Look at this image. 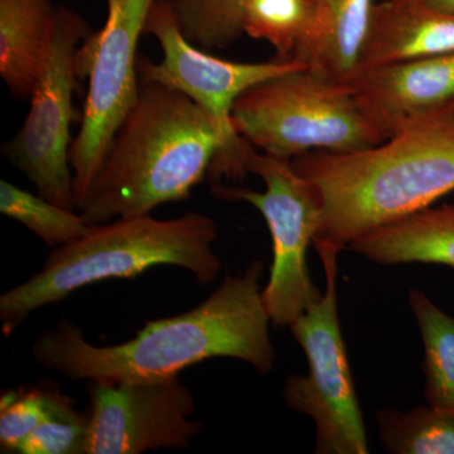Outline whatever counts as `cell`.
<instances>
[{
  "label": "cell",
  "mask_w": 454,
  "mask_h": 454,
  "mask_svg": "<svg viewBox=\"0 0 454 454\" xmlns=\"http://www.w3.org/2000/svg\"><path fill=\"white\" fill-rule=\"evenodd\" d=\"M55 387H17L3 391L0 397V448L3 453H18L33 430L49 414Z\"/></svg>",
  "instance_id": "603a6c76"
},
{
  "label": "cell",
  "mask_w": 454,
  "mask_h": 454,
  "mask_svg": "<svg viewBox=\"0 0 454 454\" xmlns=\"http://www.w3.org/2000/svg\"><path fill=\"white\" fill-rule=\"evenodd\" d=\"M402 2L415 3V4L426 5L437 11L454 13V0H402Z\"/></svg>",
  "instance_id": "cb8c5ba5"
},
{
  "label": "cell",
  "mask_w": 454,
  "mask_h": 454,
  "mask_svg": "<svg viewBox=\"0 0 454 454\" xmlns=\"http://www.w3.org/2000/svg\"><path fill=\"white\" fill-rule=\"evenodd\" d=\"M89 413L85 454H140L188 450L202 432L191 419L192 391L179 376L148 381H86Z\"/></svg>",
  "instance_id": "8fae6325"
},
{
  "label": "cell",
  "mask_w": 454,
  "mask_h": 454,
  "mask_svg": "<svg viewBox=\"0 0 454 454\" xmlns=\"http://www.w3.org/2000/svg\"><path fill=\"white\" fill-rule=\"evenodd\" d=\"M379 438L395 454H454V411L417 406L376 413Z\"/></svg>",
  "instance_id": "ac0fdd59"
},
{
  "label": "cell",
  "mask_w": 454,
  "mask_h": 454,
  "mask_svg": "<svg viewBox=\"0 0 454 454\" xmlns=\"http://www.w3.org/2000/svg\"><path fill=\"white\" fill-rule=\"evenodd\" d=\"M348 249L381 265L424 262L454 268V205L426 208L379 227Z\"/></svg>",
  "instance_id": "2e32d148"
},
{
  "label": "cell",
  "mask_w": 454,
  "mask_h": 454,
  "mask_svg": "<svg viewBox=\"0 0 454 454\" xmlns=\"http://www.w3.org/2000/svg\"><path fill=\"white\" fill-rule=\"evenodd\" d=\"M90 33L80 14L59 5L55 33L29 98L28 115L2 148L3 155L35 184L41 196L68 210H76L70 164L76 52Z\"/></svg>",
  "instance_id": "30bf717a"
},
{
  "label": "cell",
  "mask_w": 454,
  "mask_h": 454,
  "mask_svg": "<svg viewBox=\"0 0 454 454\" xmlns=\"http://www.w3.org/2000/svg\"><path fill=\"white\" fill-rule=\"evenodd\" d=\"M349 85L361 112L387 140L454 103V53L379 66Z\"/></svg>",
  "instance_id": "7c38bea8"
},
{
  "label": "cell",
  "mask_w": 454,
  "mask_h": 454,
  "mask_svg": "<svg viewBox=\"0 0 454 454\" xmlns=\"http://www.w3.org/2000/svg\"><path fill=\"white\" fill-rule=\"evenodd\" d=\"M223 149L216 124L195 101L142 82L80 214L90 225H101L186 200Z\"/></svg>",
  "instance_id": "3957f363"
},
{
  "label": "cell",
  "mask_w": 454,
  "mask_h": 454,
  "mask_svg": "<svg viewBox=\"0 0 454 454\" xmlns=\"http://www.w3.org/2000/svg\"><path fill=\"white\" fill-rule=\"evenodd\" d=\"M247 0H169L188 41L205 51L223 50L244 35Z\"/></svg>",
  "instance_id": "44dd1931"
},
{
  "label": "cell",
  "mask_w": 454,
  "mask_h": 454,
  "mask_svg": "<svg viewBox=\"0 0 454 454\" xmlns=\"http://www.w3.org/2000/svg\"><path fill=\"white\" fill-rule=\"evenodd\" d=\"M155 0H106V25L76 52L77 77H89L82 127L70 148L76 208L82 207L116 131L138 100L140 35Z\"/></svg>",
  "instance_id": "8992f818"
},
{
  "label": "cell",
  "mask_w": 454,
  "mask_h": 454,
  "mask_svg": "<svg viewBox=\"0 0 454 454\" xmlns=\"http://www.w3.org/2000/svg\"><path fill=\"white\" fill-rule=\"evenodd\" d=\"M454 53V13L402 0H380L358 74L379 66Z\"/></svg>",
  "instance_id": "4fadbf2b"
},
{
  "label": "cell",
  "mask_w": 454,
  "mask_h": 454,
  "mask_svg": "<svg viewBox=\"0 0 454 454\" xmlns=\"http://www.w3.org/2000/svg\"><path fill=\"white\" fill-rule=\"evenodd\" d=\"M292 164L312 184L321 207L317 253L339 256L361 236L453 192L454 106L418 119L380 145L309 152Z\"/></svg>",
  "instance_id": "7a4b0ae2"
},
{
  "label": "cell",
  "mask_w": 454,
  "mask_h": 454,
  "mask_svg": "<svg viewBox=\"0 0 454 454\" xmlns=\"http://www.w3.org/2000/svg\"><path fill=\"white\" fill-rule=\"evenodd\" d=\"M262 273L264 262L253 260L243 274L225 277L195 309L148 322L136 337L119 345H92L82 328L61 321L35 340L33 357L73 381L160 380L217 357L244 361L267 375L276 364V352L260 289Z\"/></svg>",
  "instance_id": "6da1fadb"
},
{
  "label": "cell",
  "mask_w": 454,
  "mask_h": 454,
  "mask_svg": "<svg viewBox=\"0 0 454 454\" xmlns=\"http://www.w3.org/2000/svg\"><path fill=\"white\" fill-rule=\"evenodd\" d=\"M74 211L44 199L40 193L33 195L11 182L0 181V212L22 223L50 247L74 243L94 226L82 214Z\"/></svg>",
  "instance_id": "d6986e66"
},
{
  "label": "cell",
  "mask_w": 454,
  "mask_h": 454,
  "mask_svg": "<svg viewBox=\"0 0 454 454\" xmlns=\"http://www.w3.org/2000/svg\"><path fill=\"white\" fill-rule=\"evenodd\" d=\"M309 32L292 59L313 73L340 83H351L361 56L376 0H312Z\"/></svg>",
  "instance_id": "5bb4252c"
},
{
  "label": "cell",
  "mask_w": 454,
  "mask_h": 454,
  "mask_svg": "<svg viewBox=\"0 0 454 454\" xmlns=\"http://www.w3.org/2000/svg\"><path fill=\"white\" fill-rule=\"evenodd\" d=\"M452 106H454V103L452 104Z\"/></svg>",
  "instance_id": "d4e9b609"
},
{
  "label": "cell",
  "mask_w": 454,
  "mask_h": 454,
  "mask_svg": "<svg viewBox=\"0 0 454 454\" xmlns=\"http://www.w3.org/2000/svg\"><path fill=\"white\" fill-rule=\"evenodd\" d=\"M88 427L89 414L77 411L73 397L55 387L49 414L17 454H85Z\"/></svg>",
  "instance_id": "7402d4cb"
},
{
  "label": "cell",
  "mask_w": 454,
  "mask_h": 454,
  "mask_svg": "<svg viewBox=\"0 0 454 454\" xmlns=\"http://www.w3.org/2000/svg\"><path fill=\"white\" fill-rule=\"evenodd\" d=\"M145 33L160 42L163 57L158 64L139 57L142 82H157L195 101L216 124L223 149L212 163L208 175L215 184L220 178H240L247 173V163L255 151L234 129L231 110L236 98L256 83L306 67L295 59H276L269 62H232L212 56L195 46L182 32L169 0H155L149 12Z\"/></svg>",
  "instance_id": "52a82bcc"
},
{
  "label": "cell",
  "mask_w": 454,
  "mask_h": 454,
  "mask_svg": "<svg viewBox=\"0 0 454 454\" xmlns=\"http://www.w3.org/2000/svg\"><path fill=\"white\" fill-rule=\"evenodd\" d=\"M231 121L254 148L284 160L315 151H361L385 140L361 112L349 83L307 67L247 89L236 98Z\"/></svg>",
  "instance_id": "5b68a950"
},
{
  "label": "cell",
  "mask_w": 454,
  "mask_h": 454,
  "mask_svg": "<svg viewBox=\"0 0 454 454\" xmlns=\"http://www.w3.org/2000/svg\"><path fill=\"white\" fill-rule=\"evenodd\" d=\"M219 227L211 217L190 211L177 219L151 215L94 225L74 243L55 247L43 267L25 283L3 293L0 322L5 336L16 333L27 317L91 284L131 279L149 269L173 265L210 284L221 270L214 244Z\"/></svg>",
  "instance_id": "277c9868"
},
{
  "label": "cell",
  "mask_w": 454,
  "mask_h": 454,
  "mask_svg": "<svg viewBox=\"0 0 454 454\" xmlns=\"http://www.w3.org/2000/svg\"><path fill=\"white\" fill-rule=\"evenodd\" d=\"M57 14L53 0H0V76L18 100L31 98Z\"/></svg>",
  "instance_id": "9a60e30c"
},
{
  "label": "cell",
  "mask_w": 454,
  "mask_h": 454,
  "mask_svg": "<svg viewBox=\"0 0 454 454\" xmlns=\"http://www.w3.org/2000/svg\"><path fill=\"white\" fill-rule=\"evenodd\" d=\"M312 0H247L244 33L274 47L277 59H292L309 32Z\"/></svg>",
  "instance_id": "ffe728a7"
},
{
  "label": "cell",
  "mask_w": 454,
  "mask_h": 454,
  "mask_svg": "<svg viewBox=\"0 0 454 454\" xmlns=\"http://www.w3.org/2000/svg\"><path fill=\"white\" fill-rule=\"evenodd\" d=\"M409 304L424 343V396L429 406L454 411V318L419 289L409 291Z\"/></svg>",
  "instance_id": "e0dca14e"
},
{
  "label": "cell",
  "mask_w": 454,
  "mask_h": 454,
  "mask_svg": "<svg viewBox=\"0 0 454 454\" xmlns=\"http://www.w3.org/2000/svg\"><path fill=\"white\" fill-rule=\"evenodd\" d=\"M247 170L262 179L264 192L223 184L212 190L219 199L250 203L264 217L273 241V262L262 300L271 322L289 327L322 295L306 262L321 225V207L312 184L291 160L254 151Z\"/></svg>",
  "instance_id": "9c48e42d"
},
{
  "label": "cell",
  "mask_w": 454,
  "mask_h": 454,
  "mask_svg": "<svg viewBox=\"0 0 454 454\" xmlns=\"http://www.w3.org/2000/svg\"><path fill=\"white\" fill-rule=\"evenodd\" d=\"M319 258L325 269V292L289 325L306 354L309 373L286 379L284 402L312 418L316 453L366 454L365 423L337 310V255Z\"/></svg>",
  "instance_id": "ba28073f"
}]
</instances>
